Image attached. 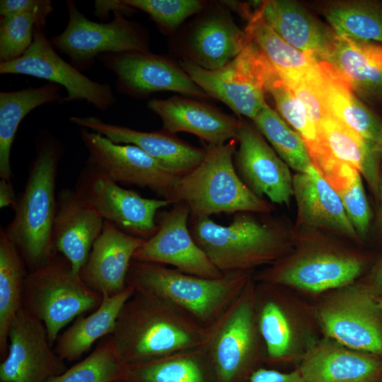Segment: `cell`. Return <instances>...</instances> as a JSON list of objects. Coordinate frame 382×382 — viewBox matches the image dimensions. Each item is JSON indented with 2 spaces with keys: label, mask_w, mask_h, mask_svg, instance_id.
<instances>
[{
  "label": "cell",
  "mask_w": 382,
  "mask_h": 382,
  "mask_svg": "<svg viewBox=\"0 0 382 382\" xmlns=\"http://www.w3.org/2000/svg\"><path fill=\"white\" fill-rule=\"evenodd\" d=\"M65 4L69 16L66 26L50 41L80 71L89 69L104 54L149 51L146 30L123 14L115 12L111 21L98 23L86 18L73 1Z\"/></svg>",
  "instance_id": "cell-9"
},
{
  "label": "cell",
  "mask_w": 382,
  "mask_h": 382,
  "mask_svg": "<svg viewBox=\"0 0 382 382\" xmlns=\"http://www.w3.org/2000/svg\"><path fill=\"white\" fill-rule=\"evenodd\" d=\"M236 139L208 145L202 161L190 173L179 177L168 198L183 202L192 219L221 213H269L272 206L243 182L234 165Z\"/></svg>",
  "instance_id": "cell-4"
},
{
  "label": "cell",
  "mask_w": 382,
  "mask_h": 382,
  "mask_svg": "<svg viewBox=\"0 0 382 382\" xmlns=\"http://www.w3.org/2000/svg\"><path fill=\"white\" fill-rule=\"evenodd\" d=\"M317 131L322 152L313 161L315 167L332 161L354 168L365 178L376 197L381 175L379 146L364 139L330 113L317 126Z\"/></svg>",
  "instance_id": "cell-27"
},
{
  "label": "cell",
  "mask_w": 382,
  "mask_h": 382,
  "mask_svg": "<svg viewBox=\"0 0 382 382\" xmlns=\"http://www.w3.org/2000/svg\"><path fill=\"white\" fill-rule=\"evenodd\" d=\"M148 108L162 121V130L175 134H192L208 145H220L236 138L241 120L216 108L187 97L154 98Z\"/></svg>",
  "instance_id": "cell-22"
},
{
  "label": "cell",
  "mask_w": 382,
  "mask_h": 382,
  "mask_svg": "<svg viewBox=\"0 0 382 382\" xmlns=\"http://www.w3.org/2000/svg\"><path fill=\"white\" fill-rule=\"evenodd\" d=\"M253 121L289 167L298 173L310 170L313 163L304 141L278 112L265 104Z\"/></svg>",
  "instance_id": "cell-36"
},
{
  "label": "cell",
  "mask_w": 382,
  "mask_h": 382,
  "mask_svg": "<svg viewBox=\"0 0 382 382\" xmlns=\"http://www.w3.org/2000/svg\"><path fill=\"white\" fill-rule=\"evenodd\" d=\"M362 269V261L355 256L321 252L293 262L275 264L262 272L260 277L267 284L320 292L347 286Z\"/></svg>",
  "instance_id": "cell-19"
},
{
  "label": "cell",
  "mask_w": 382,
  "mask_h": 382,
  "mask_svg": "<svg viewBox=\"0 0 382 382\" xmlns=\"http://www.w3.org/2000/svg\"><path fill=\"white\" fill-rule=\"evenodd\" d=\"M134 291L127 286L111 296H103L100 305L87 316H80L58 336L54 350L64 360L79 359L98 340L112 335L119 314Z\"/></svg>",
  "instance_id": "cell-29"
},
{
  "label": "cell",
  "mask_w": 382,
  "mask_h": 382,
  "mask_svg": "<svg viewBox=\"0 0 382 382\" xmlns=\"http://www.w3.org/2000/svg\"><path fill=\"white\" fill-rule=\"evenodd\" d=\"M378 306L382 313V296H376Z\"/></svg>",
  "instance_id": "cell-50"
},
{
  "label": "cell",
  "mask_w": 382,
  "mask_h": 382,
  "mask_svg": "<svg viewBox=\"0 0 382 382\" xmlns=\"http://www.w3.org/2000/svg\"><path fill=\"white\" fill-rule=\"evenodd\" d=\"M71 123L98 133L116 144H133L178 177L193 170L204 159L206 149L194 146L162 129L142 132L103 121L96 116H71Z\"/></svg>",
  "instance_id": "cell-18"
},
{
  "label": "cell",
  "mask_w": 382,
  "mask_h": 382,
  "mask_svg": "<svg viewBox=\"0 0 382 382\" xmlns=\"http://www.w3.org/2000/svg\"><path fill=\"white\" fill-rule=\"evenodd\" d=\"M293 196L299 224L330 230L351 238L358 237L339 194L313 164L308 172L293 177Z\"/></svg>",
  "instance_id": "cell-25"
},
{
  "label": "cell",
  "mask_w": 382,
  "mask_h": 382,
  "mask_svg": "<svg viewBox=\"0 0 382 382\" xmlns=\"http://www.w3.org/2000/svg\"><path fill=\"white\" fill-rule=\"evenodd\" d=\"M266 91L272 96L278 114L304 141L311 158L318 156L321 145L317 127L274 68L267 79Z\"/></svg>",
  "instance_id": "cell-39"
},
{
  "label": "cell",
  "mask_w": 382,
  "mask_h": 382,
  "mask_svg": "<svg viewBox=\"0 0 382 382\" xmlns=\"http://www.w3.org/2000/svg\"><path fill=\"white\" fill-rule=\"evenodd\" d=\"M53 240L57 253L79 274L95 241L100 234L104 219L75 191L63 189L57 198Z\"/></svg>",
  "instance_id": "cell-23"
},
{
  "label": "cell",
  "mask_w": 382,
  "mask_h": 382,
  "mask_svg": "<svg viewBox=\"0 0 382 382\" xmlns=\"http://www.w3.org/2000/svg\"><path fill=\"white\" fill-rule=\"evenodd\" d=\"M318 64L323 76L322 95L328 112L364 139L379 146L382 136L379 118L326 62Z\"/></svg>",
  "instance_id": "cell-30"
},
{
  "label": "cell",
  "mask_w": 382,
  "mask_h": 382,
  "mask_svg": "<svg viewBox=\"0 0 382 382\" xmlns=\"http://www.w3.org/2000/svg\"><path fill=\"white\" fill-rule=\"evenodd\" d=\"M103 299L74 273L67 259L58 253L28 272L24 281L23 308L43 323L52 346L65 326L96 310Z\"/></svg>",
  "instance_id": "cell-7"
},
{
  "label": "cell",
  "mask_w": 382,
  "mask_h": 382,
  "mask_svg": "<svg viewBox=\"0 0 382 382\" xmlns=\"http://www.w3.org/2000/svg\"><path fill=\"white\" fill-rule=\"evenodd\" d=\"M145 240L132 236L104 221L80 272L83 282L103 296H111L127 288V277L134 255Z\"/></svg>",
  "instance_id": "cell-20"
},
{
  "label": "cell",
  "mask_w": 382,
  "mask_h": 382,
  "mask_svg": "<svg viewBox=\"0 0 382 382\" xmlns=\"http://www.w3.org/2000/svg\"><path fill=\"white\" fill-rule=\"evenodd\" d=\"M250 382H303V381L298 369L283 372L262 367L253 374Z\"/></svg>",
  "instance_id": "cell-45"
},
{
  "label": "cell",
  "mask_w": 382,
  "mask_h": 382,
  "mask_svg": "<svg viewBox=\"0 0 382 382\" xmlns=\"http://www.w3.org/2000/svg\"><path fill=\"white\" fill-rule=\"evenodd\" d=\"M0 382H48L66 369L49 341L45 325L24 308L11 322Z\"/></svg>",
  "instance_id": "cell-15"
},
{
  "label": "cell",
  "mask_w": 382,
  "mask_h": 382,
  "mask_svg": "<svg viewBox=\"0 0 382 382\" xmlns=\"http://www.w3.org/2000/svg\"><path fill=\"white\" fill-rule=\"evenodd\" d=\"M62 87L47 83L14 91L0 92V176L11 181V150L17 129L23 118L35 108L60 103Z\"/></svg>",
  "instance_id": "cell-31"
},
{
  "label": "cell",
  "mask_w": 382,
  "mask_h": 382,
  "mask_svg": "<svg viewBox=\"0 0 382 382\" xmlns=\"http://www.w3.org/2000/svg\"><path fill=\"white\" fill-rule=\"evenodd\" d=\"M63 149L50 134H42L15 214L4 228L21 255L28 272L44 265L57 253L53 240L57 201L55 185Z\"/></svg>",
  "instance_id": "cell-2"
},
{
  "label": "cell",
  "mask_w": 382,
  "mask_h": 382,
  "mask_svg": "<svg viewBox=\"0 0 382 382\" xmlns=\"http://www.w3.org/2000/svg\"><path fill=\"white\" fill-rule=\"evenodd\" d=\"M26 265L14 243L0 230V355L6 357L12 320L23 307Z\"/></svg>",
  "instance_id": "cell-34"
},
{
  "label": "cell",
  "mask_w": 382,
  "mask_h": 382,
  "mask_svg": "<svg viewBox=\"0 0 382 382\" xmlns=\"http://www.w3.org/2000/svg\"><path fill=\"white\" fill-rule=\"evenodd\" d=\"M260 13L285 42L318 63L324 62L329 55L335 33L299 4L289 0L263 1Z\"/></svg>",
  "instance_id": "cell-24"
},
{
  "label": "cell",
  "mask_w": 382,
  "mask_h": 382,
  "mask_svg": "<svg viewBox=\"0 0 382 382\" xmlns=\"http://www.w3.org/2000/svg\"><path fill=\"white\" fill-rule=\"evenodd\" d=\"M234 165L245 185L257 196L272 202L288 204L293 196V177L289 166L265 140L262 134L241 120L236 135Z\"/></svg>",
  "instance_id": "cell-17"
},
{
  "label": "cell",
  "mask_w": 382,
  "mask_h": 382,
  "mask_svg": "<svg viewBox=\"0 0 382 382\" xmlns=\"http://www.w3.org/2000/svg\"><path fill=\"white\" fill-rule=\"evenodd\" d=\"M0 74L29 76L57 84L66 92L60 103L86 100L106 111L116 102L111 86L93 81L63 59L47 38L45 28L40 25L35 28L30 48L18 59L0 63Z\"/></svg>",
  "instance_id": "cell-12"
},
{
  "label": "cell",
  "mask_w": 382,
  "mask_h": 382,
  "mask_svg": "<svg viewBox=\"0 0 382 382\" xmlns=\"http://www.w3.org/2000/svg\"><path fill=\"white\" fill-rule=\"evenodd\" d=\"M379 149H380L381 158V162H382V136H381V141L379 143Z\"/></svg>",
  "instance_id": "cell-51"
},
{
  "label": "cell",
  "mask_w": 382,
  "mask_h": 382,
  "mask_svg": "<svg viewBox=\"0 0 382 382\" xmlns=\"http://www.w3.org/2000/svg\"><path fill=\"white\" fill-rule=\"evenodd\" d=\"M14 188L11 182L5 179L0 180V207H12L13 209L17 204Z\"/></svg>",
  "instance_id": "cell-47"
},
{
  "label": "cell",
  "mask_w": 382,
  "mask_h": 382,
  "mask_svg": "<svg viewBox=\"0 0 382 382\" xmlns=\"http://www.w3.org/2000/svg\"><path fill=\"white\" fill-rule=\"evenodd\" d=\"M376 296H382V262L374 271L371 284L369 286Z\"/></svg>",
  "instance_id": "cell-48"
},
{
  "label": "cell",
  "mask_w": 382,
  "mask_h": 382,
  "mask_svg": "<svg viewBox=\"0 0 382 382\" xmlns=\"http://www.w3.org/2000/svg\"><path fill=\"white\" fill-rule=\"evenodd\" d=\"M255 299L257 323L262 339L266 359L270 364L283 361L291 345V329L287 316L280 303L274 299Z\"/></svg>",
  "instance_id": "cell-38"
},
{
  "label": "cell",
  "mask_w": 382,
  "mask_h": 382,
  "mask_svg": "<svg viewBox=\"0 0 382 382\" xmlns=\"http://www.w3.org/2000/svg\"><path fill=\"white\" fill-rule=\"evenodd\" d=\"M205 334L206 327L180 310L134 291L111 335L127 365L200 347Z\"/></svg>",
  "instance_id": "cell-1"
},
{
  "label": "cell",
  "mask_w": 382,
  "mask_h": 382,
  "mask_svg": "<svg viewBox=\"0 0 382 382\" xmlns=\"http://www.w3.org/2000/svg\"><path fill=\"white\" fill-rule=\"evenodd\" d=\"M75 191L105 221L144 240L156 232L159 210L171 204L167 199L146 198L121 187L87 162L78 178Z\"/></svg>",
  "instance_id": "cell-10"
},
{
  "label": "cell",
  "mask_w": 382,
  "mask_h": 382,
  "mask_svg": "<svg viewBox=\"0 0 382 382\" xmlns=\"http://www.w3.org/2000/svg\"><path fill=\"white\" fill-rule=\"evenodd\" d=\"M180 66L209 96L238 116L253 120L266 103V83L273 67L250 40L243 51L224 66L209 70L187 58Z\"/></svg>",
  "instance_id": "cell-8"
},
{
  "label": "cell",
  "mask_w": 382,
  "mask_h": 382,
  "mask_svg": "<svg viewBox=\"0 0 382 382\" xmlns=\"http://www.w3.org/2000/svg\"><path fill=\"white\" fill-rule=\"evenodd\" d=\"M134 9L147 13L164 33L175 30L188 17L200 13L207 2L199 0H124Z\"/></svg>",
  "instance_id": "cell-41"
},
{
  "label": "cell",
  "mask_w": 382,
  "mask_h": 382,
  "mask_svg": "<svg viewBox=\"0 0 382 382\" xmlns=\"http://www.w3.org/2000/svg\"><path fill=\"white\" fill-rule=\"evenodd\" d=\"M190 216V209L183 202L158 212L156 232L144 241L133 260L163 265L202 277L224 275L192 236L187 226Z\"/></svg>",
  "instance_id": "cell-13"
},
{
  "label": "cell",
  "mask_w": 382,
  "mask_h": 382,
  "mask_svg": "<svg viewBox=\"0 0 382 382\" xmlns=\"http://www.w3.org/2000/svg\"><path fill=\"white\" fill-rule=\"evenodd\" d=\"M253 278L241 294L210 325L202 346L216 382H250L263 367V343L255 310Z\"/></svg>",
  "instance_id": "cell-6"
},
{
  "label": "cell",
  "mask_w": 382,
  "mask_h": 382,
  "mask_svg": "<svg viewBox=\"0 0 382 382\" xmlns=\"http://www.w3.org/2000/svg\"><path fill=\"white\" fill-rule=\"evenodd\" d=\"M250 40L219 3L192 25L185 40V58L204 69H217L236 57Z\"/></svg>",
  "instance_id": "cell-21"
},
{
  "label": "cell",
  "mask_w": 382,
  "mask_h": 382,
  "mask_svg": "<svg viewBox=\"0 0 382 382\" xmlns=\"http://www.w3.org/2000/svg\"><path fill=\"white\" fill-rule=\"evenodd\" d=\"M382 382V381H381Z\"/></svg>",
  "instance_id": "cell-52"
},
{
  "label": "cell",
  "mask_w": 382,
  "mask_h": 382,
  "mask_svg": "<svg viewBox=\"0 0 382 382\" xmlns=\"http://www.w3.org/2000/svg\"><path fill=\"white\" fill-rule=\"evenodd\" d=\"M320 66V65H319ZM303 105L309 119L317 126L329 113L322 95V69L309 76L282 79Z\"/></svg>",
  "instance_id": "cell-43"
},
{
  "label": "cell",
  "mask_w": 382,
  "mask_h": 382,
  "mask_svg": "<svg viewBox=\"0 0 382 382\" xmlns=\"http://www.w3.org/2000/svg\"><path fill=\"white\" fill-rule=\"evenodd\" d=\"M252 278L248 272L206 278L133 260L127 286L169 303L207 328L236 299Z\"/></svg>",
  "instance_id": "cell-3"
},
{
  "label": "cell",
  "mask_w": 382,
  "mask_h": 382,
  "mask_svg": "<svg viewBox=\"0 0 382 382\" xmlns=\"http://www.w3.org/2000/svg\"><path fill=\"white\" fill-rule=\"evenodd\" d=\"M53 11L50 0H1L0 16L15 14H32L38 25L45 28L48 16Z\"/></svg>",
  "instance_id": "cell-44"
},
{
  "label": "cell",
  "mask_w": 382,
  "mask_h": 382,
  "mask_svg": "<svg viewBox=\"0 0 382 382\" xmlns=\"http://www.w3.org/2000/svg\"><path fill=\"white\" fill-rule=\"evenodd\" d=\"M120 382H216L201 347L127 364Z\"/></svg>",
  "instance_id": "cell-32"
},
{
  "label": "cell",
  "mask_w": 382,
  "mask_h": 382,
  "mask_svg": "<svg viewBox=\"0 0 382 382\" xmlns=\"http://www.w3.org/2000/svg\"><path fill=\"white\" fill-rule=\"evenodd\" d=\"M94 15L102 19L109 18L110 12H119L127 16L136 9L125 3L124 0H96L94 1Z\"/></svg>",
  "instance_id": "cell-46"
},
{
  "label": "cell",
  "mask_w": 382,
  "mask_h": 382,
  "mask_svg": "<svg viewBox=\"0 0 382 382\" xmlns=\"http://www.w3.org/2000/svg\"><path fill=\"white\" fill-rule=\"evenodd\" d=\"M324 62L354 92L382 103V44L355 41L336 35Z\"/></svg>",
  "instance_id": "cell-28"
},
{
  "label": "cell",
  "mask_w": 382,
  "mask_h": 382,
  "mask_svg": "<svg viewBox=\"0 0 382 382\" xmlns=\"http://www.w3.org/2000/svg\"><path fill=\"white\" fill-rule=\"evenodd\" d=\"M376 197L378 198L379 202L380 221L381 226L382 227V174H381L379 176Z\"/></svg>",
  "instance_id": "cell-49"
},
{
  "label": "cell",
  "mask_w": 382,
  "mask_h": 382,
  "mask_svg": "<svg viewBox=\"0 0 382 382\" xmlns=\"http://www.w3.org/2000/svg\"><path fill=\"white\" fill-rule=\"evenodd\" d=\"M318 316L325 334L338 344L382 356V313L369 286L339 291L320 306Z\"/></svg>",
  "instance_id": "cell-11"
},
{
  "label": "cell",
  "mask_w": 382,
  "mask_h": 382,
  "mask_svg": "<svg viewBox=\"0 0 382 382\" xmlns=\"http://www.w3.org/2000/svg\"><path fill=\"white\" fill-rule=\"evenodd\" d=\"M250 213L234 214L227 226L209 216L193 218L192 236L223 274L251 272L256 267L276 261L284 250L281 227L260 221Z\"/></svg>",
  "instance_id": "cell-5"
},
{
  "label": "cell",
  "mask_w": 382,
  "mask_h": 382,
  "mask_svg": "<svg viewBox=\"0 0 382 382\" xmlns=\"http://www.w3.org/2000/svg\"><path fill=\"white\" fill-rule=\"evenodd\" d=\"M98 59L115 75L117 88L122 93L144 97L169 91L199 99L209 98L180 66L150 51L108 53Z\"/></svg>",
  "instance_id": "cell-16"
},
{
  "label": "cell",
  "mask_w": 382,
  "mask_h": 382,
  "mask_svg": "<svg viewBox=\"0 0 382 382\" xmlns=\"http://www.w3.org/2000/svg\"><path fill=\"white\" fill-rule=\"evenodd\" d=\"M303 382H381L379 357L322 343L309 349L297 369Z\"/></svg>",
  "instance_id": "cell-26"
},
{
  "label": "cell",
  "mask_w": 382,
  "mask_h": 382,
  "mask_svg": "<svg viewBox=\"0 0 382 382\" xmlns=\"http://www.w3.org/2000/svg\"><path fill=\"white\" fill-rule=\"evenodd\" d=\"M37 18L32 14L0 16V63L21 57L32 45Z\"/></svg>",
  "instance_id": "cell-42"
},
{
  "label": "cell",
  "mask_w": 382,
  "mask_h": 382,
  "mask_svg": "<svg viewBox=\"0 0 382 382\" xmlns=\"http://www.w3.org/2000/svg\"><path fill=\"white\" fill-rule=\"evenodd\" d=\"M88 151L86 162L117 183L146 187L168 199L179 177L133 144H116L107 137L81 128Z\"/></svg>",
  "instance_id": "cell-14"
},
{
  "label": "cell",
  "mask_w": 382,
  "mask_h": 382,
  "mask_svg": "<svg viewBox=\"0 0 382 382\" xmlns=\"http://www.w3.org/2000/svg\"><path fill=\"white\" fill-rule=\"evenodd\" d=\"M126 366L110 335L83 359L48 382H120Z\"/></svg>",
  "instance_id": "cell-37"
},
{
  "label": "cell",
  "mask_w": 382,
  "mask_h": 382,
  "mask_svg": "<svg viewBox=\"0 0 382 382\" xmlns=\"http://www.w3.org/2000/svg\"><path fill=\"white\" fill-rule=\"evenodd\" d=\"M328 182L339 194L357 236L365 237L370 226L371 211L361 173L355 168L342 164Z\"/></svg>",
  "instance_id": "cell-40"
},
{
  "label": "cell",
  "mask_w": 382,
  "mask_h": 382,
  "mask_svg": "<svg viewBox=\"0 0 382 382\" xmlns=\"http://www.w3.org/2000/svg\"><path fill=\"white\" fill-rule=\"evenodd\" d=\"M260 5L245 31L280 78L301 79L318 72L320 66L313 57L289 45L265 22L260 13Z\"/></svg>",
  "instance_id": "cell-33"
},
{
  "label": "cell",
  "mask_w": 382,
  "mask_h": 382,
  "mask_svg": "<svg viewBox=\"0 0 382 382\" xmlns=\"http://www.w3.org/2000/svg\"><path fill=\"white\" fill-rule=\"evenodd\" d=\"M323 13L337 35L355 41L382 44V3L339 2L329 6Z\"/></svg>",
  "instance_id": "cell-35"
}]
</instances>
